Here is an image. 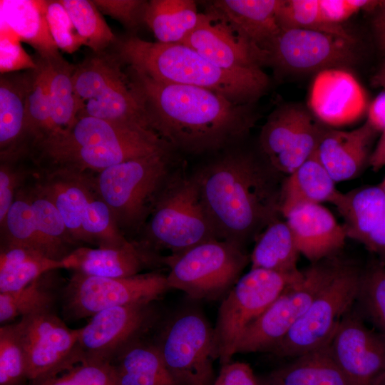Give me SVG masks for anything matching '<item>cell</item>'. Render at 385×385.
<instances>
[{"mask_svg":"<svg viewBox=\"0 0 385 385\" xmlns=\"http://www.w3.org/2000/svg\"><path fill=\"white\" fill-rule=\"evenodd\" d=\"M244 143L205 156L190 169L217 239L243 248L282 216L287 176Z\"/></svg>","mask_w":385,"mask_h":385,"instance_id":"6da1fadb","label":"cell"},{"mask_svg":"<svg viewBox=\"0 0 385 385\" xmlns=\"http://www.w3.org/2000/svg\"><path fill=\"white\" fill-rule=\"evenodd\" d=\"M149 127L181 155L207 156L244 143L258 120L240 104L202 88L157 81L128 68Z\"/></svg>","mask_w":385,"mask_h":385,"instance_id":"7a4b0ae2","label":"cell"},{"mask_svg":"<svg viewBox=\"0 0 385 385\" xmlns=\"http://www.w3.org/2000/svg\"><path fill=\"white\" fill-rule=\"evenodd\" d=\"M173 151L150 128L81 116L68 128L53 133L27 149L35 170L96 175L119 163Z\"/></svg>","mask_w":385,"mask_h":385,"instance_id":"3957f363","label":"cell"},{"mask_svg":"<svg viewBox=\"0 0 385 385\" xmlns=\"http://www.w3.org/2000/svg\"><path fill=\"white\" fill-rule=\"evenodd\" d=\"M113 46L124 64L135 71L157 81L212 91L236 103L254 104L270 83L262 69H223L183 43L151 42L130 36L118 39Z\"/></svg>","mask_w":385,"mask_h":385,"instance_id":"277c9868","label":"cell"},{"mask_svg":"<svg viewBox=\"0 0 385 385\" xmlns=\"http://www.w3.org/2000/svg\"><path fill=\"white\" fill-rule=\"evenodd\" d=\"M183 160L175 152H162L119 163L94 176L98 192L126 237L140 235L170 177Z\"/></svg>","mask_w":385,"mask_h":385,"instance_id":"5b68a950","label":"cell"},{"mask_svg":"<svg viewBox=\"0 0 385 385\" xmlns=\"http://www.w3.org/2000/svg\"><path fill=\"white\" fill-rule=\"evenodd\" d=\"M138 240L157 252H183L217 239L184 160L173 173Z\"/></svg>","mask_w":385,"mask_h":385,"instance_id":"8992f818","label":"cell"},{"mask_svg":"<svg viewBox=\"0 0 385 385\" xmlns=\"http://www.w3.org/2000/svg\"><path fill=\"white\" fill-rule=\"evenodd\" d=\"M250 261L245 248L219 239L162 257V264L169 268L170 288L199 299H216L227 294Z\"/></svg>","mask_w":385,"mask_h":385,"instance_id":"52a82bcc","label":"cell"},{"mask_svg":"<svg viewBox=\"0 0 385 385\" xmlns=\"http://www.w3.org/2000/svg\"><path fill=\"white\" fill-rule=\"evenodd\" d=\"M303 275L300 270L279 272L251 268L240 277L220 306L214 329L217 358L222 366L236 354L238 342L247 327Z\"/></svg>","mask_w":385,"mask_h":385,"instance_id":"ba28073f","label":"cell"},{"mask_svg":"<svg viewBox=\"0 0 385 385\" xmlns=\"http://www.w3.org/2000/svg\"><path fill=\"white\" fill-rule=\"evenodd\" d=\"M344 261L336 256L312 265L242 334L236 353L273 352Z\"/></svg>","mask_w":385,"mask_h":385,"instance_id":"9c48e42d","label":"cell"},{"mask_svg":"<svg viewBox=\"0 0 385 385\" xmlns=\"http://www.w3.org/2000/svg\"><path fill=\"white\" fill-rule=\"evenodd\" d=\"M361 271L344 261L272 353L296 358L329 344L341 319L356 300Z\"/></svg>","mask_w":385,"mask_h":385,"instance_id":"30bf717a","label":"cell"},{"mask_svg":"<svg viewBox=\"0 0 385 385\" xmlns=\"http://www.w3.org/2000/svg\"><path fill=\"white\" fill-rule=\"evenodd\" d=\"M170 289L167 274L153 272L103 277L73 272L63 290L64 308L76 319L115 307L152 303Z\"/></svg>","mask_w":385,"mask_h":385,"instance_id":"8fae6325","label":"cell"},{"mask_svg":"<svg viewBox=\"0 0 385 385\" xmlns=\"http://www.w3.org/2000/svg\"><path fill=\"white\" fill-rule=\"evenodd\" d=\"M157 347L179 385H213L217 358L214 330L197 313H185L166 329Z\"/></svg>","mask_w":385,"mask_h":385,"instance_id":"7c38bea8","label":"cell"},{"mask_svg":"<svg viewBox=\"0 0 385 385\" xmlns=\"http://www.w3.org/2000/svg\"><path fill=\"white\" fill-rule=\"evenodd\" d=\"M355 43L315 30L281 29L267 49V65L292 73L342 68L355 61Z\"/></svg>","mask_w":385,"mask_h":385,"instance_id":"4fadbf2b","label":"cell"},{"mask_svg":"<svg viewBox=\"0 0 385 385\" xmlns=\"http://www.w3.org/2000/svg\"><path fill=\"white\" fill-rule=\"evenodd\" d=\"M16 325L29 382L57 374L82 360L77 329L67 327L51 310L22 317Z\"/></svg>","mask_w":385,"mask_h":385,"instance_id":"5bb4252c","label":"cell"},{"mask_svg":"<svg viewBox=\"0 0 385 385\" xmlns=\"http://www.w3.org/2000/svg\"><path fill=\"white\" fill-rule=\"evenodd\" d=\"M324 130L302 108L281 106L263 125L258 148L277 170L288 175L314 153Z\"/></svg>","mask_w":385,"mask_h":385,"instance_id":"9a60e30c","label":"cell"},{"mask_svg":"<svg viewBox=\"0 0 385 385\" xmlns=\"http://www.w3.org/2000/svg\"><path fill=\"white\" fill-rule=\"evenodd\" d=\"M152 303H136L108 308L91 317L78 332L83 359L111 363L153 324Z\"/></svg>","mask_w":385,"mask_h":385,"instance_id":"2e32d148","label":"cell"},{"mask_svg":"<svg viewBox=\"0 0 385 385\" xmlns=\"http://www.w3.org/2000/svg\"><path fill=\"white\" fill-rule=\"evenodd\" d=\"M329 348L355 385H375L385 374V337L370 330L356 311L351 309L342 317Z\"/></svg>","mask_w":385,"mask_h":385,"instance_id":"e0dca14e","label":"cell"},{"mask_svg":"<svg viewBox=\"0 0 385 385\" xmlns=\"http://www.w3.org/2000/svg\"><path fill=\"white\" fill-rule=\"evenodd\" d=\"M34 174L60 212L76 245L86 244V227L106 205L96 190L94 175L64 170H34Z\"/></svg>","mask_w":385,"mask_h":385,"instance_id":"ac0fdd59","label":"cell"},{"mask_svg":"<svg viewBox=\"0 0 385 385\" xmlns=\"http://www.w3.org/2000/svg\"><path fill=\"white\" fill-rule=\"evenodd\" d=\"M215 65L229 71H256L268 63V52L238 36L220 19L200 13L194 31L183 41Z\"/></svg>","mask_w":385,"mask_h":385,"instance_id":"d6986e66","label":"cell"},{"mask_svg":"<svg viewBox=\"0 0 385 385\" xmlns=\"http://www.w3.org/2000/svg\"><path fill=\"white\" fill-rule=\"evenodd\" d=\"M309 105L312 113L331 126H343L359 120L366 111L365 92L349 71L329 68L319 71L312 83Z\"/></svg>","mask_w":385,"mask_h":385,"instance_id":"ffe728a7","label":"cell"},{"mask_svg":"<svg viewBox=\"0 0 385 385\" xmlns=\"http://www.w3.org/2000/svg\"><path fill=\"white\" fill-rule=\"evenodd\" d=\"M162 256L138 240L96 248L81 246L63 260L64 268L87 275L125 277L140 274L153 265L162 263Z\"/></svg>","mask_w":385,"mask_h":385,"instance_id":"44dd1931","label":"cell"},{"mask_svg":"<svg viewBox=\"0 0 385 385\" xmlns=\"http://www.w3.org/2000/svg\"><path fill=\"white\" fill-rule=\"evenodd\" d=\"M299 251L312 263L336 256L348 237L346 229L321 204H306L284 217Z\"/></svg>","mask_w":385,"mask_h":385,"instance_id":"7402d4cb","label":"cell"},{"mask_svg":"<svg viewBox=\"0 0 385 385\" xmlns=\"http://www.w3.org/2000/svg\"><path fill=\"white\" fill-rule=\"evenodd\" d=\"M279 0H215L205 3V12L225 21L238 36L267 49L281 31L277 19Z\"/></svg>","mask_w":385,"mask_h":385,"instance_id":"603a6c76","label":"cell"},{"mask_svg":"<svg viewBox=\"0 0 385 385\" xmlns=\"http://www.w3.org/2000/svg\"><path fill=\"white\" fill-rule=\"evenodd\" d=\"M31 70L1 75L0 161L19 160L24 157L26 98Z\"/></svg>","mask_w":385,"mask_h":385,"instance_id":"cb8c5ba5","label":"cell"},{"mask_svg":"<svg viewBox=\"0 0 385 385\" xmlns=\"http://www.w3.org/2000/svg\"><path fill=\"white\" fill-rule=\"evenodd\" d=\"M375 132L367 121L350 131H323L314 153L335 183L359 174L368 159Z\"/></svg>","mask_w":385,"mask_h":385,"instance_id":"d4e9b609","label":"cell"},{"mask_svg":"<svg viewBox=\"0 0 385 385\" xmlns=\"http://www.w3.org/2000/svg\"><path fill=\"white\" fill-rule=\"evenodd\" d=\"M1 26L43 58L59 55L46 20V0H1Z\"/></svg>","mask_w":385,"mask_h":385,"instance_id":"484cf974","label":"cell"},{"mask_svg":"<svg viewBox=\"0 0 385 385\" xmlns=\"http://www.w3.org/2000/svg\"><path fill=\"white\" fill-rule=\"evenodd\" d=\"M330 202L344 217L348 237L363 242L385 213V188L371 186L346 193L338 191Z\"/></svg>","mask_w":385,"mask_h":385,"instance_id":"4316f807","label":"cell"},{"mask_svg":"<svg viewBox=\"0 0 385 385\" xmlns=\"http://www.w3.org/2000/svg\"><path fill=\"white\" fill-rule=\"evenodd\" d=\"M334 183L314 152L286 176L282 190V217L299 205L331 202L338 192Z\"/></svg>","mask_w":385,"mask_h":385,"instance_id":"83f0119b","label":"cell"},{"mask_svg":"<svg viewBox=\"0 0 385 385\" xmlns=\"http://www.w3.org/2000/svg\"><path fill=\"white\" fill-rule=\"evenodd\" d=\"M64 268L56 260L32 248L1 242L0 293L21 289L44 274Z\"/></svg>","mask_w":385,"mask_h":385,"instance_id":"f1b7e54d","label":"cell"},{"mask_svg":"<svg viewBox=\"0 0 385 385\" xmlns=\"http://www.w3.org/2000/svg\"><path fill=\"white\" fill-rule=\"evenodd\" d=\"M270 377L277 385H355L334 359L329 344L294 358Z\"/></svg>","mask_w":385,"mask_h":385,"instance_id":"f546056e","label":"cell"},{"mask_svg":"<svg viewBox=\"0 0 385 385\" xmlns=\"http://www.w3.org/2000/svg\"><path fill=\"white\" fill-rule=\"evenodd\" d=\"M124 65L115 50H106L93 52L74 66L73 82L81 108L85 102L129 81V75L123 71Z\"/></svg>","mask_w":385,"mask_h":385,"instance_id":"4dcf8cb0","label":"cell"},{"mask_svg":"<svg viewBox=\"0 0 385 385\" xmlns=\"http://www.w3.org/2000/svg\"><path fill=\"white\" fill-rule=\"evenodd\" d=\"M200 15L193 0H151L143 21L158 42L183 43L197 26Z\"/></svg>","mask_w":385,"mask_h":385,"instance_id":"1f68e13d","label":"cell"},{"mask_svg":"<svg viewBox=\"0 0 385 385\" xmlns=\"http://www.w3.org/2000/svg\"><path fill=\"white\" fill-rule=\"evenodd\" d=\"M118 385H179L173 377L157 346H130L111 362Z\"/></svg>","mask_w":385,"mask_h":385,"instance_id":"d6a6232c","label":"cell"},{"mask_svg":"<svg viewBox=\"0 0 385 385\" xmlns=\"http://www.w3.org/2000/svg\"><path fill=\"white\" fill-rule=\"evenodd\" d=\"M38 232L52 259L62 260L78 246L71 238L52 200L34 172L25 183Z\"/></svg>","mask_w":385,"mask_h":385,"instance_id":"836d02e7","label":"cell"},{"mask_svg":"<svg viewBox=\"0 0 385 385\" xmlns=\"http://www.w3.org/2000/svg\"><path fill=\"white\" fill-rule=\"evenodd\" d=\"M255 242L250 255L251 268L279 272L299 270L297 265L300 253L285 220L270 223Z\"/></svg>","mask_w":385,"mask_h":385,"instance_id":"e575fe53","label":"cell"},{"mask_svg":"<svg viewBox=\"0 0 385 385\" xmlns=\"http://www.w3.org/2000/svg\"><path fill=\"white\" fill-rule=\"evenodd\" d=\"M81 116L140 125L150 128L143 103L130 78L129 81L85 102L78 118Z\"/></svg>","mask_w":385,"mask_h":385,"instance_id":"d590c367","label":"cell"},{"mask_svg":"<svg viewBox=\"0 0 385 385\" xmlns=\"http://www.w3.org/2000/svg\"><path fill=\"white\" fill-rule=\"evenodd\" d=\"M26 98V148L54 132L49 96L50 63L36 54Z\"/></svg>","mask_w":385,"mask_h":385,"instance_id":"8d00e7d4","label":"cell"},{"mask_svg":"<svg viewBox=\"0 0 385 385\" xmlns=\"http://www.w3.org/2000/svg\"><path fill=\"white\" fill-rule=\"evenodd\" d=\"M47 59L50 63L51 118L54 132H56L68 128L76 122L81 106L73 82L74 66L66 61L61 54Z\"/></svg>","mask_w":385,"mask_h":385,"instance_id":"74e56055","label":"cell"},{"mask_svg":"<svg viewBox=\"0 0 385 385\" xmlns=\"http://www.w3.org/2000/svg\"><path fill=\"white\" fill-rule=\"evenodd\" d=\"M50 272L21 289L0 293L1 324L17 317L51 310L57 294L54 284L48 276Z\"/></svg>","mask_w":385,"mask_h":385,"instance_id":"f35d334b","label":"cell"},{"mask_svg":"<svg viewBox=\"0 0 385 385\" xmlns=\"http://www.w3.org/2000/svg\"><path fill=\"white\" fill-rule=\"evenodd\" d=\"M0 231L1 242L28 247L51 258L38 232L25 184L18 191L0 224Z\"/></svg>","mask_w":385,"mask_h":385,"instance_id":"ab89813d","label":"cell"},{"mask_svg":"<svg viewBox=\"0 0 385 385\" xmlns=\"http://www.w3.org/2000/svg\"><path fill=\"white\" fill-rule=\"evenodd\" d=\"M68 14L83 45L93 52L108 50L118 38L104 20L93 1L60 0Z\"/></svg>","mask_w":385,"mask_h":385,"instance_id":"60d3db41","label":"cell"},{"mask_svg":"<svg viewBox=\"0 0 385 385\" xmlns=\"http://www.w3.org/2000/svg\"><path fill=\"white\" fill-rule=\"evenodd\" d=\"M276 15L281 29L315 30L355 40L341 24L327 20L320 0H279Z\"/></svg>","mask_w":385,"mask_h":385,"instance_id":"b9f144b4","label":"cell"},{"mask_svg":"<svg viewBox=\"0 0 385 385\" xmlns=\"http://www.w3.org/2000/svg\"><path fill=\"white\" fill-rule=\"evenodd\" d=\"M355 302L359 314L366 316L385 337V268L381 264L362 270Z\"/></svg>","mask_w":385,"mask_h":385,"instance_id":"7bdbcfd3","label":"cell"},{"mask_svg":"<svg viewBox=\"0 0 385 385\" xmlns=\"http://www.w3.org/2000/svg\"><path fill=\"white\" fill-rule=\"evenodd\" d=\"M29 385H118L111 363L82 359L67 369Z\"/></svg>","mask_w":385,"mask_h":385,"instance_id":"ee69618b","label":"cell"},{"mask_svg":"<svg viewBox=\"0 0 385 385\" xmlns=\"http://www.w3.org/2000/svg\"><path fill=\"white\" fill-rule=\"evenodd\" d=\"M26 356L16 323L0 328V385H24Z\"/></svg>","mask_w":385,"mask_h":385,"instance_id":"f6af8a7d","label":"cell"},{"mask_svg":"<svg viewBox=\"0 0 385 385\" xmlns=\"http://www.w3.org/2000/svg\"><path fill=\"white\" fill-rule=\"evenodd\" d=\"M46 10L50 33L58 49L73 53L83 45L60 0H46Z\"/></svg>","mask_w":385,"mask_h":385,"instance_id":"bcb514c9","label":"cell"},{"mask_svg":"<svg viewBox=\"0 0 385 385\" xmlns=\"http://www.w3.org/2000/svg\"><path fill=\"white\" fill-rule=\"evenodd\" d=\"M20 41L19 38L11 31L1 26V75L36 68L34 56H31L26 53Z\"/></svg>","mask_w":385,"mask_h":385,"instance_id":"7dc6e473","label":"cell"},{"mask_svg":"<svg viewBox=\"0 0 385 385\" xmlns=\"http://www.w3.org/2000/svg\"><path fill=\"white\" fill-rule=\"evenodd\" d=\"M19 161H0V224L4 220L18 191L33 173V170L21 166Z\"/></svg>","mask_w":385,"mask_h":385,"instance_id":"c3c4849f","label":"cell"},{"mask_svg":"<svg viewBox=\"0 0 385 385\" xmlns=\"http://www.w3.org/2000/svg\"><path fill=\"white\" fill-rule=\"evenodd\" d=\"M98 10L118 21L128 29H135L143 21L147 1L142 0H95Z\"/></svg>","mask_w":385,"mask_h":385,"instance_id":"681fc988","label":"cell"},{"mask_svg":"<svg viewBox=\"0 0 385 385\" xmlns=\"http://www.w3.org/2000/svg\"><path fill=\"white\" fill-rule=\"evenodd\" d=\"M381 1L370 0H320L327 20L340 24L361 10H375Z\"/></svg>","mask_w":385,"mask_h":385,"instance_id":"f907efd6","label":"cell"},{"mask_svg":"<svg viewBox=\"0 0 385 385\" xmlns=\"http://www.w3.org/2000/svg\"><path fill=\"white\" fill-rule=\"evenodd\" d=\"M213 385H259L251 367L243 362H230L222 366Z\"/></svg>","mask_w":385,"mask_h":385,"instance_id":"816d5d0a","label":"cell"},{"mask_svg":"<svg viewBox=\"0 0 385 385\" xmlns=\"http://www.w3.org/2000/svg\"><path fill=\"white\" fill-rule=\"evenodd\" d=\"M366 121L376 131H383L385 129V91L371 102L368 109Z\"/></svg>","mask_w":385,"mask_h":385,"instance_id":"f5cc1de1","label":"cell"},{"mask_svg":"<svg viewBox=\"0 0 385 385\" xmlns=\"http://www.w3.org/2000/svg\"><path fill=\"white\" fill-rule=\"evenodd\" d=\"M363 243L385 258V213L376 227Z\"/></svg>","mask_w":385,"mask_h":385,"instance_id":"db71d44e","label":"cell"},{"mask_svg":"<svg viewBox=\"0 0 385 385\" xmlns=\"http://www.w3.org/2000/svg\"><path fill=\"white\" fill-rule=\"evenodd\" d=\"M373 29L379 48L385 53V1H381L375 9Z\"/></svg>","mask_w":385,"mask_h":385,"instance_id":"11a10c76","label":"cell"},{"mask_svg":"<svg viewBox=\"0 0 385 385\" xmlns=\"http://www.w3.org/2000/svg\"><path fill=\"white\" fill-rule=\"evenodd\" d=\"M368 162L374 171H378L385 166V129L375 150L369 156Z\"/></svg>","mask_w":385,"mask_h":385,"instance_id":"9f6ffc18","label":"cell"},{"mask_svg":"<svg viewBox=\"0 0 385 385\" xmlns=\"http://www.w3.org/2000/svg\"><path fill=\"white\" fill-rule=\"evenodd\" d=\"M371 82L374 86L382 87L385 89V62L373 76Z\"/></svg>","mask_w":385,"mask_h":385,"instance_id":"6f0895ef","label":"cell"},{"mask_svg":"<svg viewBox=\"0 0 385 385\" xmlns=\"http://www.w3.org/2000/svg\"><path fill=\"white\" fill-rule=\"evenodd\" d=\"M375 385H385V374L379 379Z\"/></svg>","mask_w":385,"mask_h":385,"instance_id":"680465c9","label":"cell"},{"mask_svg":"<svg viewBox=\"0 0 385 385\" xmlns=\"http://www.w3.org/2000/svg\"><path fill=\"white\" fill-rule=\"evenodd\" d=\"M266 385H277L272 381H270L269 384H266Z\"/></svg>","mask_w":385,"mask_h":385,"instance_id":"91938a15","label":"cell"},{"mask_svg":"<svg viewBox=\"0 0 385 385\" xmlns=\"http://www.w3.org/2000/svg\"><path fill=\"white\" fill-rule=\"evenodd\" d=\"M382 186H385V180H384V182Z\"/></svg>","mask_w":385,"mask_h":385,"instance_id":"94428289","label":"cell"}]
</instances>
